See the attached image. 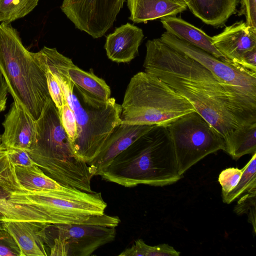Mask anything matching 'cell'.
Masks as SVG:
<instances>
[{
  "mask_svg": "<svg viewBox=\"0 0 256 256\" xmlns=\"http://www.w3.org/2000/svg\"><path fill=\"white\" fill-rule=\"evenodd\" d=\"M160 38L170 46L198 62L238 92L256 102V72L232 62L222 61L166 32L161 35Z\"/></svg>",
  "mask_w": 256,
  "mask_h": 256,
  "instance_id": "10",
  "label": "cell"
},
{
  "mask_svg": "<svg viewBox=\"0 0 256 256\" xmlns=\"http://www.w3.org/2000/svg\"><path fill=\"white\" fill-rule=\"evenodd\" d=\"M100 176L126 188L163 186L181 179L166 126L154 125L114 158Z\"/></svg>",
  "mask_w": 256,
  "mask_h": 256,
  "instance_id": "3",
  "label": "cell"
},
{
  "mask_svg": "<svg viewBox=\"0 0 256 256\" xmlns=\"http://www.w3.org/2000/svg\"><path fill=\"white\" fill-rule=\"evenodd\" d=\"M142 30L128 22L106 36L104 48L108 58L116 62H128L138 54L144 38Z\"/></svg>",
  "mask_w": 256,
  "mask_h": 256,
  "instance_id": "16",
  "label": "cell"
},
{
  "mask_svg": "<svg viewBox=\"0 0 256 256\" xmlns=\"http://www.w3.org/2000/svg\"><path fill=\"white\" fill-rule=\"evenodd\" d=\"M68 72L76 86L102 100L107 101L110 98V89L103 79L84 71L74 63L68 68Z\"/></svg>",
  "mask_w": 256,
  "mask_h": 256,
  "instance_id": "21",
  "label": "cell"
},
{
  "mask_svg": "<svg viewBox=\"0 0 256 256\" xmlns=\"http://www.w3.org/2000/svg\"><path fill=\"white\" fill-rule=\"evenodd\" d=\"M239 198L234 212L238 215L247 214L248 222L252 224L254 232L256 234V189L244 193Z\"/></svg>",
  "mask_w": 256,
  "mask_h": 256,
  "instance_id": "25",
  "label": "cell"
},
{
  "mask_svg": "<svg viewBox=\"0 0 256 256\" xmlns=\"http://www.w3.org/2000/svg\"><path fill=\"white\" fill-rule=\"evenodd\" d=\"M242 169V173L237 185L232 190L222 196L224 202L230 204L244 193L256 189V152Z\"/></svg>",
  "mask_w": 256,
  "mask_h": 256,
  "instance_id": "22",
  "label": "cell"
},
{
  "mask_svg": "<svg viewBox=\"0 0 256 256\" xmlns=\"http://www.w3.org/2000/svg\"><path fill=\"white\" fill-rule=\"evenodd\" d=\"M125 0H63L60 8L76 28L94 38L111 28Z\"/></svg>",
  "mask_w": 256,
  "mask_h": 256,
  "instance_id": "11",
  "label": "cell"
},
{
  "mask_svg": "<svg viewBox=\"0 0 256 256\" xmlns=\"http://www.w3.org/2000/svg\"><path fill=\"white\" fill-rule=\"evenodd\" d=\"M4 117L2 144L7 148L30 150L34 140L35 120L15 102Z\"/></svg>",
  "mask_w": 256,
  "mask_h": 256,
  "instance_id": "14",
  "label": "cell"
},
{
  "mask_svg": "<svg viewBox=\"0 0 256 256\" xmlns=\"http://www.w3.org/2000/svg\"><path fill=\"white\" fill-rule=\"evenodd\" d=\"M46 70L49 94L52 102L58 110L60 116L63 106L66 102L59 83L52 73L46 69Z\"/></svg>",
  "mask_w": 256,
  "mask_h": 256,
  "instance_id": "28",
  "label": "cell"
},
{
  "mask_svg": "<svg viewBox=\"0 0 256 256\" xmlns=\"http://www.w3.org/2000/svg\"><path fill=\"white\" fill-rule=\"evenodd\" d=\"M0 185L10 193L0 206L4 220L114 228L120 222L118 216L104 214L107 204L100 192H86L72 187L32 190L2 181Z\"/></svg>",
  "mask_w": 256,
  "mask_h": 256,
  "instance_id": "2",
  "label": "cell"
},
{
  "mask_svg": "<svg viewBox=\"0 0 256 256\" xmlns=\"http://www.w3.org/2000/svg\"><path fill=\"white\" fill-rule=\"evenodd\" d=\"M242 173V169L227 168L219 174L218 180L222 188V196L232 190L238 184Z\"/></svg>",
  "mask_w": 256,
  "mask_h": 256,
  "instance_id": "26",
  "label": "cell"
},
{
  "mask_svg": "<svg viewBox=\"0 0 256 256\" xmlns=\"http://www.w3.org/2000/svg\"><path fill=\"white\" fill-rule=\"evenodd\" d=\"M160 22L167 32L202 50L222 61L232 62L215 47L212 37L201 29L176 16L162 18Z\"/></svg>",
  "mask_w": 256,
  "mask_h": 256,
  "instance_id": "17",
  "label": "cell"
},
{
  "mask_svg": "<svg viewBox=\"0 0 256 256\" xmlns=\"http://www.w3.org/2000/svg\"><path fill=\"white\" fill-rule=\"evenodd\" d=\"M20 250V256H47L42 223L24 220H2Z\"/></svg>",
  "mask_w": 256,
  "mask_h": 256,
  "instance_id": "15",
  "label": "cell"
},
{
  "mask_svg": "<svg viewBox=\"0 0 256 256\" xmlns=\"http://www.w3.org/2000/svg\"><path fill=\"white\" fill-rule=\"evenodd\" d=\"M184 1V0H183Z\"/></svg>",
  "mask_w": 256,
  "mask_h": 256,
  "instance_id": "36",
  "label": "cell"
},
{
  "mask_svg": "<svg viewBox=\"0 0 256 256\" xmlns=\"http://www.w3.org/2000/svg\"><path fill=\"white\" fill-rule=\"evenodd\" d=\"M121 106L122 122L139 124L166 126L196 112L184 96L145 72L131 78Z\"/></svg>",
  "mask_w": 256,
  "mask_h": 256,
  "instance_id": "6",
  "label": "cell"
},
{
  "mask_svg": "<svg viewBox=\"0 0 256 256\" xmlns=\"http://www.w3.org/2000/svg\"><path fill=\"white\" fill-rule=\"evenodd\" d=\"M7 148L1 144L0 146V173L6 166L8 158Z\"/></svg>",
  "mask_w": 256,
  "mask_h": 256,
  "instance_id": "33",
  "label": "cell"
},
{
  "mask_svg": "<svg viewBox=\"0 0 256 256\" xmlns=\"http://www.w3.org/2000/svg\"><path fill=\"white\" fill-rule=\"evenodd\" d=\"M130 16L135 23H147L168 16H176L186 10L183 0H127Z\"/></svg>",
  "mask_w": 256,
  "mask_h": 256,
  "instance_id": "18",
  "label": "cell"
},
{
  "mask_svg": "<svg viewBox=\"0 0 256 256\" xmlns=\"http://www.w3.org/2000/svg\"><path fill=\"white\" fill-rule=\"evenodd\" d=\"M166 126L182 176L208 155L225 150L223 138L196 112L182 116Z\"/></svg>",
  "mask_w": 256,
  "mask_h": 256,
  "instance_id": "8",
  "label": "cell"
},
{
  "mask_svg": "<svg viewBox=\"0 0 256 256\" xmlns=\"http://www.w3.org/2000/svg\"><path fill=\"white\" fill-rule=\"evenodd\" d=\"M20 256V250L10 234L0 227V256Z\"/></svg>",
  "mask_w": 256,
  "mask_h": 256,
  "instance_id": "29",
  "label": "cell"
},
{
  "mask_svg": "<svg viewBox=\"0 0 256 256\" xmlns=\"http://www.w3.org/2000/svg\"><path fill=\"white\" fill-rule=\"evenodd\" d=\"M143 66L184 96L226 142L236 129L256 122V102L219 80L196 60L160 38L148 40Z\"/></svg>",
  "mask_w": 256,
  "mask_h": 256,
  "instance_id": "1",
  "label": "cell"
},
{
  "mask_svg": "<svg viewBox=\"0 0 256 256\" xmlns=\"http://www.w3.org/2000/svg\"><path fill=\"white\" fill-rule=\"evenodd\" d=\"M8 86L0 71V112L6 108Z\"/></svg>",
  "mask_w": 256,
  "mask_h": 256,
  "instance_id": "32",
  "label": "cell"
},
{
  "mask_svg": "<svg viewBox=\"0 0 256 256\" xmlns=\"http://www.w3.org/2000/svg\"><path fill=\"white\" fill-rule=\"evenodd\" d=\"M2 144V136L0 135V146Z\"/></svg>",
  "mask_w": 256,
  "mask_h": 256,
  "instance_id": "35",
  "label": "cell"
},
{
  "mask_svg": "<svg viewBox=\"0 0 256 256\" xmlns=\"http://www.w3.org/2000/svg\"><path fill=\"white\" fill-rule=\"evenodd\" d=\"M10 195V193L7 191L0 185V202L3 199L8 198ZM4 216L0 212V221H2Z\"/></svg>",
  "mask_w": 256,
  "mask_h": 256,
  "instance_id": "34",
  "label": "cell"
},
{
  "mask_svg": "<svg viewBox=\"0 0 256 256\" xmlns=\"http://www.w3.org/2000/svg\"><path fill=\"white\" fill-rule=\"evenodd\" d=\"M38 0H0V22H10L26 16L38 5Z\"/></svg>",
  "mask_w": 256,
  "mask_h": 256,
  "instance_id": "23",
  "label": "cell"
},
{
  "mask_svg": "<svg viewBox=\"0 0 256 256\" xmlns=\"http://www.w3.org/2000/svg\"><path fill=\"white\" fill-rule=\"evenodd\" d=\"M68 102L77 124V137L71 145L75 155L87 164L100 152L114 128L122 122L121 105L114 98L107 101L78 88Z\"/></svg>",
  "mask_w": 256,
  "mask_h": 256,
  "instance_id": "7",
  "label": "cell"
},
{
  "mask_svg": "<svg viewBox=\"0 0 256 256\" xmlns=\"http://www.w3.org/2000/svg\"><path fill=\"white\" fill-rule=\"evenodd\" d=\"M0 71L14 102L35 120L51 100L46 68L36 52L23 45L10 24H0Z\"/></svg>",
  "mask_w": 256,
  "mask_h": 256,
  "instance_id": "5",
  "label": "cell"
},
{
  "mask_svg": "<svg viewBox=\"0 0 256 256\" xmlns=\"http://www.w3.org/2000/svg\"><path fill=\"white\" fill-rule=\"evenodd\" d=\"M116 236L114 227L60 224L44 228V242L50 248V256H90Z\"/></svg>",
  "mask_w": 256,
  "mask_h": 256,
  "instance_id": "9",
  "label": "cell"
},
{
  "mask_svg": "<svg viewBox=\"0 0 256 256\" xmlns=\"http://www.w3.org/2000/svg\"><path fill=\"white\" fill-rule=\"evenodd\" d=\"M224 152L234 160L244 155L256 152V122L235 130L225 142Z\"/></svg>",
  "mask_w": 256,
  "mask_h": 256,
  "instance_id": "20",
  "label": "cell"
},
{
  "mask_svg": "<svg viewBox=\"0 0 256 256\" xmlns=\"http://www.w3.org/2000/svg\"><path fill=\"white\" fill-rule=\"evenodd\" d=\"M44 172L62 185L92 192V178L87 164L74 154L52 100L35 120V138L26 150Z\"/></svg>",
  "mask_w": 256,
  "mask_h": 256,
  "instance_id": "4",
  "label": "cell"
},
{
  "mask_svg": "<svg viewBox=\"0 0 256 256\" xmlns=\"http://www.w3.org/2000/svg\"><path fill=\"white\" fill-rule=\"evenodd\" d=\"M60 118L71 146L77 137V124L74 112L67 102L63 106Z\"/></svg>",
  "mask_w": 256,
  "mask_h": 256,
  "instance_id": "27",
  "label": "cell"
},
{
  "mask_svg": "<svg viewBox=\"0 0 256 256\" xmlns=\"http://www.w3.org/2000/svg\"><path fill=\"white\" fill-rule=\"evenodd\" d=\"M7 152L8 158L14 166H28L35 164L24 149L10 148H7Z\"/></svg>",
  "mask_w": 256,
  "mask_h": 256,
  "instance_id": "30",
  "label": "cell"
},
{
  "mask_svg": "<svg viewBox=\"0 0 256 256\" xmlns=\"http://www.w3.org/2000/svg\"><path fill=\"white\" fill-rule=\"evenodd\" d=\"M180 252L168 244L150 246L142 239H138L130 247L126 248L120 256H178Z\"/></svg>",
  "mask_w": 256,
  "mask_h": 256,
  "instance_id": "24",
  "label": "cell"
},
{
  "mask_svg": "<svg viewBox=\"0 0 256 256\" xmlns=\"http://www.w3.org/2000/svg\"><path fill=\"white\" fill-rule=\"evenodd\" d=\"M241 8L238 11V16L244 15L246 18V24L256 28V0H241Z\"/></svg>",
  "mask_w": 256,
  "mask_h": 256,
  "instance_id": "31",
  "label": "cell"
},
{
  "mask_svg": "<svg viewBox=\"0 0 256 256\" xmlns=\"http://www.w3.org/2000/svg\"><path fill=\"white\" fill-rule=\"evenodd\" d=\"M212 39L213 44L222 54L232 62L242 66L245 56L256 49V28L243 20L237 22L226 26Z\"/></svg>",
  "mask_w": 256,
  "mask_h": 256,
  "instance_id": "12",
  "label": "cell"
},
{
  "mask_svg": "<svg viewBox=\"0 0 256 256\" xmlns=\"http://www.w3.org/2000/svg\"><path fill=\"white\" fill-rule=\"evenodd\" d=\"M154 125L121 122L114 128L96 157L88 164L92 176H100L114 158Z\"/></svg>",
  "mask_w": 256,
  "mask_h": 256,
  "instance_id": "13",
  "label": "cell"
},
{
  "mask_svg": "<svg viewBox=\"0 0 256 256\" xmlns=\"http://www.w3.org/2000/svg\"><path fill=\"white\" fill-rule=\"evenodd\" d=\"M192 14L205 24L222 27L236 12L238 0H184Z\"/></svg>",
  "mask_w": 256,
  "mask_h": 256,
  "instance_id": "19",
  "label": "cell"
}]
</instances>
